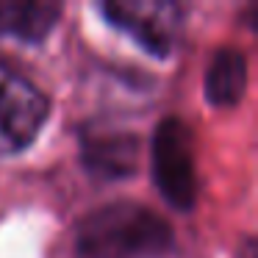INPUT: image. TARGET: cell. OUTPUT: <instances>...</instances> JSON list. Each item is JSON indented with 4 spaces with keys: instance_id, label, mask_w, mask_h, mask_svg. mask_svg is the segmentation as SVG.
Instances as JSON below:
<instances>
[{
    "instance_id": "7",
    "label": "cell",
    "mask_w": 258,
    "mask_h": 258,
    "mask_svg": "<svg viewBox=\"0 0 258 258\" xmlns=\"http://www.w3.org/2000/svg\"><path fill=\"white\" fill-rule=\"evenodd\" d=\"M206 100L214 108H233L241 103L247 89V56L239 47H219L206 67Z\"/></svg>"
},
{
    "instance_id": "3",
    "label": "cell",
    "mask_w": 258,
    "mask_h": 258,
    "mask_svg": "<svg viewBox=\"0 0 258 258\" xmlns=\"http://www.w3.org/2000/svg\"><path fill=\"white\" fill-rule=\"evenodd\" d=\"M100 14L156 58L172 56L183 34V6L172 0H108Z\"/></svg>"
},
{
    "instance_id": "4",
    "label": "cell",
    "mask_w": 258,
    "mask_h": 258,
    "mask_svg": "<svg viewBox=\"0 0 258 258\" xmlns=\"http://www.w3.org/2000/svg\"><path fill=\"white\" fill-rule=\"evenodd\" d=\"M47 95L9 64H0V156L28 150L45 128Z\"/></svg>"
},
{
    "instance_id": "2",
    "label": "cell",
    "mask_w": 258,
    "mask_h": 258,
    "mask_svg": "<svg viewBox=\"0 0 258 258\" xmlns=\"http://www.w3.org/2000/svg\"><path fill=\"white\" fill-rule=\"evenodd\" d=\"M150 169L156 189L175 211H191L197 200V169L191 131L183 119L164 117L153 131Z\"/></svg>"
},
{
    "instance_id": "6",
    "label": "cell",
    "mask_w": 258,
    "mask_h": 258,
    "mask_svg": "<svg viewBox=\"0 0 258 258\" xmlns=\"http://www.w3.org/2000/svg\"><path fill=\"white\" fill-rule=\"evenodd\" d=\"M61 12V3L47 0H0V34L42 45L58 25Z\"/></svg>"
},
{
    "instance_id": "1",
    "label": "cell",
    "mask_w": 258,
    "mask_h": 258,
    "mask_svg": "<svg viewBox=\"0 0 258 258\" xmlns=\"http://www.w3.org/2000/svg\"><path fill=\"white\" fill-rule=\"evenodd\" d=\"M172 244L167 219L134 200L97 206L75 225L78 258H164Z\"/></svg>"
},
{
    "instance_id": "5",
    "label": "cell",
    "mask_w": 258,
    "mask_h": 258,
    "mask_svg": "<svg viewBox=\"0 0 258 258\" xmlns=\"http://www.w3.org/2000/svg\"><path fill=\"white\" fill-rule=\"evenodd\" d=\"M81 164L97 180H125L139 169L142 142L134 131L86 122L78 131Z\"/></svg>"
}]
</instances>
